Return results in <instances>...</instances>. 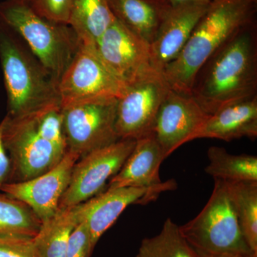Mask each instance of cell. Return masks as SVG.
I'll use <instances>...</instances> for the list:
<instances>
[{
	"mask_svg": "<svg viewBox=\"0 0 257 257\" xmlns=\"http://www.w3.org/2000/svg\"><path fill=\"white\" fill-rule=\"evenodd\" d=\"M257 95V32L253 23L214 52L198 71L191 96L212 115Z\"/></svg>",
	"mask_w": 257,
	"mask_h": 257,
	"instance_id": "cell-1",
	"label": "cell"
},
{
	"mask_svg": "<svg viewBox=\"0 0 257 257\" xmlns=\"http://www.w3.org/2000/svg\"><path fill=\"white\" fill-rule=\"evenodd\" d=\"M3 140L11 164L8 183L48 172L66 155L67 143L59 101L3 119Z\"/></svg>",
	"mask_w": 257,
	"mask_h": 257,
	"instance_id": "cell-2",
	"label": "cell"
},
{
	"mask_svg": "<svg viewBox=\"0 0 257 257\" xmlns=\"http://www.w3.org/2000/svg\"><path fill=\"white\" fill-rule=\"evenodd\" d=\"M257 0H216L194 28L183 50L163 74L172 90L191 95L201 67L214 52L255 23Z\"/></svg>",
	"mask_w": 257,
	"mask_h": 257,
	"instance_id": "cell-3",
	"label": "cell"
},
{
	"mask_svg": "<svg viewBox=\"0 0 257 257\" xmlns=\"http://www.w3.org/2000/svg\"><path fill=\"white\" fill-rule=\"evenodd\" d=\"M0 63L8 114L18 116L59 100L55 77L18 34L0 21Z\"/></svg>",
	"mask_w": 257,
	"mask_h": 257,
	"instance_id": "cell-4",
	"label": "cell"
},
{
	"mask_svg": "<svg viewBox=\"0 0 257 257\" xmlns=\"http://www.w3.org/2000/svg\"><path fill=\"white\" fill-rule=\"evenodd\" d=\"M0 21L23 39L58 82L80 44L72 27L42 16L24 0H5L0 3Z\"/></svg>",
	"mask_w": 257,
	"mask_h": 257,
	"instance_id": "cell-5",
	"label": "cell"
},
{
	"mask_svg": "<svg viewBox=\"0 0 257 257\" xmlns=\"http://www.w3.org/2000/svg\"><path fill=\"white\" fill-rule=\"evenodd\" d=\"M179 227L200 256L254 253L243 238L226 184L220 179H214L213 192L202 211Z\"/></svg>",
	"mask_w": 257,
	"mask_h": 257,
	"instance_id": "cell-6",
	"label": "cell"
},
{
	"mask_svg": "<svg viewBox=\"0 0 257 257\" xmlns=\"http://www.w3.org/2000/svg\"><path fill=\"white\" fill-rule=\"evenodd\" d=\"M116 98H99L62 108L68 151L82 157L120 140L116 133Z\"/></svg>",
	"mask_w": 257,
	"mask_h": 257,
	"instance_id": "cell-7",
	"label": "cell"
},
{
	"mask_svg": "<svg viewBox=\"0 0 257 257\" xmlns=\"http://www.w3.org/2000/svg\"><path fill=\"white\" fill-rule=\"evenodd\" d=\"M126 87L101 60L94 44L80 40L78 50L59 79L57 91L64 107L99 98L119 99Z\"/></svg>",
	"mask_w": 257,
	"mask_h": 257,
	"instance_id": "cell-8",
	"label": "cell"
},
{
	"mask_svg": "<svg viewBox=\"0 0 257 257\" xmlns=\"http://www.w3.org/2000/svg\"><path fill=\"white\" fill-rule=\"evenodd\" d=\"M170 90L163 73L156 70L127 84L117 101L115 127L120 140L154 134L160 106Z\"/></svg>",
	"mask_w": 257,
	"mask_h": 257,
	"instance_id": "cell-9",
	"label": "cell"
},
{
	"mask_svg": "<svg viewBox=\"0 0 257 257\" xmlns=\"http://www.w3.org/2000/svg\"><path fill=\"white\" fill-rule=\"evenodd\" d=\"M135 144V140H119L80 157L74 166L59 209L78 205L102 192L107 181L121 170Z\"/></svg>",
	"mask_w": 257,
	"mask_h": 257,
	"instance_id": "cell-10",
	"label": "cell"
},
{
	"mask_svg": "<svg viewBox=\"0 0 257 257\" xmlns=\"http://www.w3.org/2000/svg\"><path fill=\"white\" fill-rule=\"evenodd\" d=\"M94 46L106 67L126 86L155 70L150 44L116 19Z\"/></svg>",
	"mask_w": 257,
	"mask_h": 257,
	"instance_id": "cell-11",
	"label": "cell"
},
{
	"mask_svg": "<svg viewBox=\"0 0 257 257\" xmlns=\"http://www.w3.org/2000/svg\"><path fill=\"white\" fill-rule=\"evenodd\" d=\"M174 179L152 187L107 188L92 199L81 204V221L87 224L92 247L106 231L114 224L120 214L131 204H145L156 200L162 193L175 190Z\"/></svg>",
	"mask_w": 257,
	"mask_h": 257,
	"instance_id": "cell-12",
	"label": "cell"
},
{
	"mask_svg": "<svg viewBox=\"0 0 257 257\" xmlns=\"http://www.w3.org/2000/svg\"><path fill=\"white\" fill-rule=\"evenodd\" d=\"M79 158L77 154L67 151L60 163L48 172L25 182L5 184L0 192L25 203L45 222L58 211L61 198Z\"/></svg>",
	"mask_w": 257,
	"mask_h": 257,
	"instance_id": "cell-13",
	"label": "cell"
},
{
	"mask_svg": "<svg viewBox=\"0 0 257 257\" xmlns=\"http://www.w3.org/2000/svg\"><path fill=\"white\" fill-rule=\"evenodd\" d=\"M209 116L193 96L171 89L160 106L154 128V135L166 158L189 143Z\"/></svg>",
	"mask_w": 257,
	"mask_h": 257,
	"instance_id": "cell-14",
	"label": "cell"
},
{
	"mask_svg": "<svg viewBox=\"0 0 257 257\" xmlns=\"http://www.w3.org/2000/svg\"><path fill=\"white\" fill-rule=\"evenodd\" d=\"M210 5L172 7L150 45L152 68L163 73L165 67L177 59Z\"/></svg>",
	"mask_w": 257,
	"mask_h": 257,
	"instance_id": "cell-15",
	"label": "cell"
},
{
	"mask_svg": "<svg viewBox=\"0 0 257 257\" xmlns=\"http://www.w3.org/2000/svg\"><path fill=\"white\" fill-rule=\"evenodd\" d=\"M256 137L257 95L224 106L210 115L190 142L205 138L230 142Z\"/></svg>",
	"mask_w": 257,
	"mask_h": 257,
	"instance_id": "cell-16",
	"label": "cell"
},
{
	"mask_svg": "<svg viewBox=\"0 0 257 257\" xmlns=\"http://www.w3.org/2000/svg\"><path fill=\"white\" fill-rule=\"evenodd\" d=\"M165 159L154 134L137 140L133 152L121 170L109 181L108 188L160 185L162 183L160 166Z\"/></svg>",
	"mask_w": 257,
	"mask_h": 257,
	"instance_id": "cell-17",
	"label": "cell"
},
{
	"mask_svg": "<svg viewBox=\"0 0 257 257\" xmlns=\"http://www.w3.org/2000/svg\"><path fill=\"white\" fill-rule=\"evenodd\" d=\"M115 18L151 44L172 5L167 0H109Z\"/></svg>",
	"mask_w": 257,
	"mask_h": 257,
	"instance_id": "cell-18",
	"label": "cell"
},
{
	"mask_svg": "<svg viewBox=\"0 0 257 257\" xmlns=\"http://www.w3.org/2000/svg\"><path fill=\"white\" fill-rule=\"evenodd\" d=\"M81 204L59 209L57 213L42 222L33 239L45 257H65L66 249L72 231L80 223Z\"/></svg>",
	"mask_w": 257,
	"mask_h": 257,
	"instance_id": "cell-19",
	"label": "cell"
},
{
	"mask_svg": "<svg viewBox=\"0 0 257 257\" xmlns=\"http://www.w3.org/2000/svg\"><path fill=\"white\" fill-rule=\"evenodd\" d=\"M109 0H72L69 25L83 41L96 42L114 21Z\"/></svg>",
	"mask_w": 257,
	"mask_h": 257,
	"instance_id": "cell-20",
	"label": "cell"
},
{
	"mask_svg": "<svg viewBox=\"0 0 257 257\" xmlns=\"http://www.w3.org/2000/svg\"><path fill=\"white\" fill-rule=\"evenodd\" d=\"M224 182L243 238L257 253V181Z\"/></svg>",
	"mask_w": 257,
	"mask_h": 257,
	"instance_id": "cell-21",
	"label": "cell"
},
{
	"mask_svg": "<svg viewBox=\"0 0 257 257\" xmlns=\"http://www.w3.org/2000/svg\"><path fill=\"white\" fill-rule=\"evenodd\" d=\"M209 163L205 172L213 178L226 182L257 181V157L234 155L224 148L209 147L207 151Z\"/></svg>",
	"mask_w": 257,
	"mask_h": 257,
	"instance_id": "cell-22",
	"label": "cell"
},
{
	"mask_svg": "<svg viewBox=\"0 0 257 257\" xmlns=\"http://www.w3.org/2000/svg\"><path fill=\"white\" fill-rule=\"evenodd\" d=\"M41 225L42 221L25 203L0 193V235L33 238Z\"/></svg>",
	"mask_w": 257,
	"mask_h": 257,
	"instance_id": "cell-23",
	"label": "cell"
},
{
	"mask_svg": "<svg viewBox=\"0 0 257 257\" xmlns=\"http://www.w3.org/2000/svg\"><path fill=\"white\" fill-rule=\"evenodd\" d=\"M137 257H201L184 239L178 225L167 218L158 234L143 239Z\"/></svg>",
	"mask_w": 257,
	"mask_h": 257,
	"instance_id": "cell-24",
	"label": "cell"
},
{
	"mask_svg": "<svg viewBox=\"0 0 257 257\" xmlns=\"http://www.w3.org/2000/svg\"><path fill=\"white\" fill-rule=\"evenodd\" d=\"M0 257H45L32 238L0 235Z\"/></svg>",
	"mask_w": 257,
	"mask_h": 257,
	"instance_id": "cell-25",
	"label": "cell"
},
{
	"mask_svg": "<svg viewBox=\"0 0 257 257\" xmlns=\"http://www.w3.org/2000/svg\"><path fill=\"white\" fill-rule=\"evenodd\" d=\"M38 14L57 23L69 25L72 0H24Z\"/></svg>",
	"mask_w": 257,
	"mask_h": 257,
	"instance_id": "cell-26",
	"label": "cell"
},
{
	"mask_svg": "<svg viewBox=\"0 0 257 257\" xmlns=\"http://www.w3.org/2000/svg\"><path fill=\"white\" fill-rule=\"evenodd\" d=\"M93 251L87 224L84 221H80L69 238L65 257H90Z\"/></svg>",
	"mask_w": 257,
	"mask_h": 257,
	"instance_id": "cell-27",
	"label": "cell"
},
{
	"mask_svg": "<svg viewBox=\"0 0 257 257\" xmlns=\"http://www.w3.org/2000/svg\"><path fill=\"white\" fill-rule=\"evenodd\" d=\"M3 121L0 122V190L4 184L9 182L11 164L3 140Z\"/></svg>",
	"mask_w": 257,
	"mask_h": 257,
	"instance_id": "cell-28",
	"label": "cell"
},
{
	"mask_svg": "<svg viewBox=\"0 0 257 257\" xmlns=\"http://www.w3.org/2000/svg\"><path fill=\"white\" fill-rule=\"evenodd\" d=\"M172 6L188 4L210 5L216 0H167Z\"/></svg>",
	"mask_w": 257,
	"mask_h": 257,
	"instance_id": "cell-29",
	"label": "cell"
},
{
	"mask_svg": "<svg viewBox=\"0 0 257 257\" xmlns=\"http://www.w3.org/2000/svg\"><path fill=\"white\" fill-rule=\"evenodd\" d=\"M201 257H257L256 253H248V254H224L219 256H200Z\"/></svg>",
	"mask_w": 257,
	"mask_h": 257,
	"instance_id": "cell-30",
	"label": "cell"
}]
</instances>
